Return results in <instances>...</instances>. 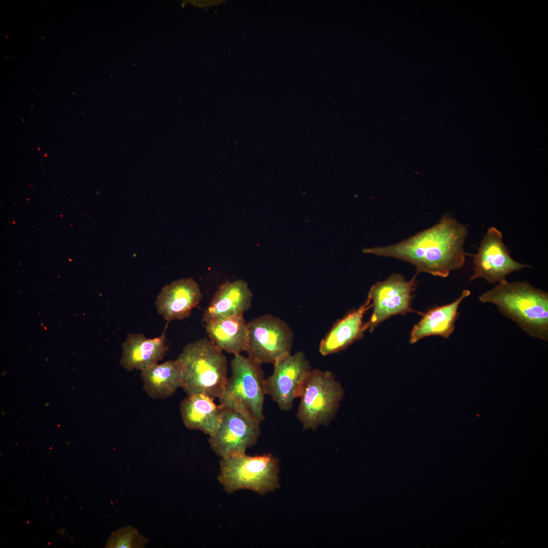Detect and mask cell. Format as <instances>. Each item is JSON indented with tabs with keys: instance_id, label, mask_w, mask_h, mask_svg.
<instances>
[{
	"instance_id": "cell-1",
	"label": "cell",
	"mask_w": 548,
	"mask_h": 548,
	"mask_svg": "<svg viewBox=\"0 0 548 548\" xmlns=\"http://www.w3.org/2000/svg\"><path fill=\"white\" fill-rule=\"evenodd\" d=\"M467 233L466 226L446 215L434 226L400 243L365 249L363 252L406 261L414 265L418 272L446 278L464 263L463 245Z\"/></svg>"
},
{
	"instance_id": "cell-2",
	"label": "cell",
	"mask_w": 548,
	"mask_h": 548,
	"mask_svg": "<svg viewBox=\"0 0 548 548\" xmlns=\"http://www.w3.org/2000/svg\"><path fill=\"white\" fill-rule=\"evenodd\" d=\"M483 302L496 304L500 312L531 336L548 338V293L528 282H508L505 280L481 295Z\"/></svg>"
},
{
	"instance_id": "cell-3",
	"label": "cell",
	"mask_w": 548,
	"mask_h": 548,
	"mask_svg": "<svg viewBox=\"0 0 548 548\" xmlns=\"http://www.w3.org/2000/svg\"><path fill=\"white\" fill-rule=\"evenodd\" d=\"M210 339L186 345L178 357L183 371L182 388L188 394H202L213 399L222 395L227 380V360Z\"/></svg>"
},
{
	"instance_id": "cell-4",
	"label": "cell",
	"mask_w": 548,
	"mask_h": 548,
	"mask_svg": "<svg viewBox=\"0 0 548 548\" xmlns=\"http://www.w3.org/2000/svg\"><path fill=\"white\" fill-rule=\"evenodd\" d=\"M230 368L231 375L219 398L220 406L236 410L261 423L265 419L263 406L266 395L261 364L239 354L234 355Z\"/></svg>"
},
{
	"instance_id": "cell-5",
	"label": "cell",
	"mask_w": 548,
	"mask_h": 548,
	"mask_svg": "<svg viewBox=\"0 0 548 548\" xmlns=\"http://www.w3.org/2000/svg\"><path fill=\"white\" fill-rule=\"evenodd\" d=\"M220 468L217 479L228 494L250 490L264 495L280 488L279 461L270 453L234 454L221 458Z\"/></svg>"
},
{
	"instance_id": "cell-6",
	"label": "cell",
	"mask_w": 548,
	"mask_h": 548,
	"mask_svg": "<svg viewBox=\"0 0 548 548\" xmlns=\"http://www.w3.org/2000/svg\"><path fill=\"white\" fill-rule=\"evenodd\" d=\"M344 396L341 384L329 371L311 369L300 396L296 414L303 429L316 430L334 419Z\"/></svg>"
},
{
	"instance_id": "cell-7",
	"label": "cell",
	"mask_w": 548,
	"mask_h": 548,
	"mask_svg": "<svg viewBox=\"0 0 548 548\" xmlns=\"http://www.w3.org/2000/svg\"><path fill=\"white\" fill-rule=\"evenodd\" d=\"M248 357L260 364L273 365L291 354L293 332L280 318L272 315L257 317L247 323Z\"/></svg>"
},
{
	"instance_id": "cell-8",
	"label": "cell",
	"mask_w": 548,
	"mask_h": 548,
	"mask_svg": "<svg viewBox=\"0 0 548 548\" xmlns=\"http://www.w3.org/2000/svg\"><path fill=\"white\" fill-rule=\"evenodd\" d=\"M272 373L265 379L266 395H269L280 409L288 411L294 400L299 398L311 370L309 360L301 351L289 354L273 364Z\"/></svg>"
},
{
	"instance_id": "cell-9",
	"label": "cell",
	"mask_w": 548,
	"mask_h": 548,
	"mask_svg": "<svg viewBox=\"0 0 548 548\" xmlns=\"http://www.w3.org/2000/svg\"><path fill=\"white\" fill-rule=\"evenodd\" d=\"M416 285L415 278L406 281L402 275L394 273L373 285L368 295L373 311L369 320L365 323L366 329L372 332L389 317L411 312L412 294Z\"/></svg>"
},
{
	"instance_id": "cell-10",
	"label": "cell",
	"mask_w": 548,
	"mask_h": 548,
	"mask_svg": "<svg viewBox=\"0 0 548 548\" xmlns=\"http://www.w3.org/2000/svg\"><path fill=\"white\" fill-rule=\"evenodd\" d=\"M502 234L497 228H490L481 241L477 253L473 255V274L469 280L481 278L490 284L505 280L510 273L525 267L527 264L519 263L510 256L504 245Z\"/></svg>"
},
{
	"instance_id": "cell-11",
	"label": "cell",
	"mask_w": 548,
	"mask_h": 548,
	"mask_svg": "<svg viewBox=\"0 0 548 548\" xmlns=\"http://www.w3.org/2000/svg\"><path fill=\"white\" fill-rule=\"evenodd\" d=\"M260 424L236 410L223 408L220 425L208 440L210 448L221 458L245 453L247 449L256 444L260 434Z\"/></svg>"
},
{
	"instance_id": "cell-12",
	"label": "cell",
	"mask_w": 548,
	"mask_h": 548,
	"mask_svg": "<svg viewBox=\"0 0 548 548\" xmlns=\"http://www.w3.org/2000/svg\"><path fill=\"white\" fill-rule=\"evenodd\" d=\"M202 295L199 285L192 278L182 279L167 284L156 297L158 313L168 322L182 320L190 315Z\"/></svg>"
},
{
	"instance_id": "cell-13",
	"label": "cell",
	"mask_w": 548,
	"mask_h": 548,
	"mask_svg": "<svg viewBox=\"0 0 548 548\" xmlns=\"http://www.w3.org/2000/svg\"><path fill=\"white\" fill-rule=\"evenodd\" d=\"M252 293L243 280L226 281L220 285L203 315L206 323L243 316L251 307Z\"/></svg>"
},
{
	"instance_id": "cell-14",
	"label": "cell",
	"mask_w": 548,
	"mask_h": 548,
	"mask_svg": "<svg viewBox=\"0 0 548 548\" xmlns=\"http://www.w3.org/2000/svg\"><path fill=\"white\" fill-rule=\"evenodd\" d=\"M154 338H148L142 333H129L122 344L121 365L127 370L142 371L157 364L164 357L168 348L166 344L165 331Z\"/></svg>"
},
{
	"instance_id": "cell-15",
	"label": "cell",
	"mask_w": 548,
	"mask_h": 548,
	"mask_svg": "<svg viewBox=\"0 0 548 548\" xmlns=\"http://www.w3.org/2000/svg\"><path fill=\"white\" fill-rule=\"evenodd\" d=\"M372 305L369 297L359 308L349 313L338 320L323 339L319 350L321 355L327 356L342 351L354 341L363 337L367 330L363 318Z\"/></svg>"
},
{
	"instance_id": "cell-16",
	"label": "cell",
	"mask_w": 548,
	"mask_h": 548,
	"mask_svg": "<svg viewBox=\"0 0 548 548\" xmlns=\"http://www.w3.org/2000/svg\"><path fill=\"white\" fill-rule=\"evenodd\" d=\"M214 400L202 394L188 395L180 405L181 415L186 427L200 430L210 436L214 435L220 425L223 413V408Z\"/></svg>"
},
{
	"instance_id": "cell-17",
	"label": "cell",
	"mask_w": 548,
	"mask_h": 548,
	"mask_svg": "<svg viewBox=\"0 0 548 548\" xmlns=\"http://www.w3.org/2000/svg\"><path fill=\"white\" fill-rule=\"evenodd\" d=\"M470 294L469 290H463L459 297L454 302L435 306L424 314L412 330L410 342L414 344L422 338L430 335L449 337L454 330L455 323L458 317L459 306L462 300Z\"/></svg>"
},
{
	"instance_id": "cell-18",
	"label": "cell",
	"mask_w": 548,
	"mask_h": 548,
	"mask_svg": "<svg viewBox=\"0 0 548 548\" xmlns=\"http://www.w3.org/2000/svg\"><path fill=\"white\" fill-rule=\"evenodd\" d=\"M143 389L153 399H165L182 388L183 371L180 360H168L141 371Z\"/></svg>"
},
{
	"instance_id": "cell-19",
	"label": "cell",
	"mask_w": 548,
	"mask_h": 548,
	"mask_svg": "<svg viewBox=\"0 0 548 548\" xmlns=\"http://www.w3.org/2000/svg\"><path fill=\"white\" fill-rule=\"evenodd\" d=\"M205 326L210 339L221 350L234 355L245 351L248 329L243 316L206 322Z\"/></svg>"
},
{
	"instance_id": "cell-20",
	"label": "cell",
	"mask_w": 548,
	"mask_h": 548,
	"mask_svg": "<svg viewBox=\"0 0 548 548\" xmlns=\"http://www.w3.org/2000/svg\"><path fill=\"white\" fill-rule=\"evenodd\" d=\"M148 539L140 534L137 529L128 526L113 532L106 547L115 548H143Z\"/></svg>"
}]
</instances>
